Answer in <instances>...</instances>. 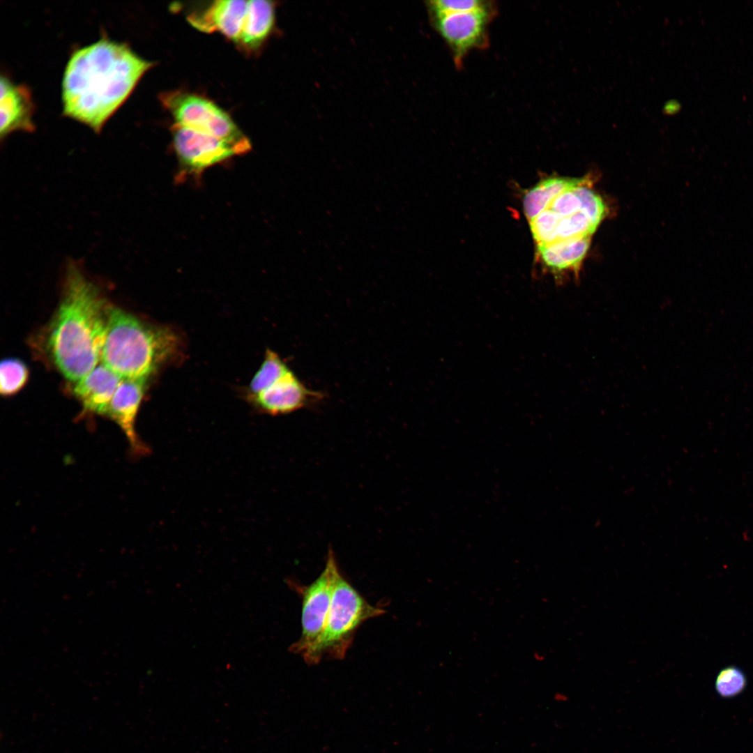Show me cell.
<instances>
[{"instance_id":"obj_11","label":"cell","mask_w":753,"mask_h":753,"mask_svg":"<svg viewBox=\"0 0 753 753\" xmlns=\"http://www.w3.org/2000/svg\"><path fill=\"white\" fill-rule=\"evenodd\" d=\"M248 6V1H215L201 11L190 14L188 20L201 31L211 33L218 31L238 43Z\"/></svg>"},{"instance_id":"obj_16","label":"cell","mask_w":753,"mask_h":753,"mask_svg":"<svg viewBox=\"0 0 753 753\" xmlns=\"http://www.w3.org/2000/svg\"><path fill=\"white\" fill-rule=\"evenodd\" d=\"M588 178H551L540 181L528 190L524 198V209L530 222L547 209L552 200L563 192L589 185Z\"/></svg>"},{"instance_id":"obj_15","label":"cell","mask_w":753,"mask_h":753,"mask_svg":"<svg viewBox=\"0 0 753 753\" xmlns=\"http://www.w3.org/2000/svg\"><path fill=\"white\" fill-rule=\"evenodd\" d=\"M275 23L274 3L248 1V10L238 43L250 50L259 47L271 32Z\"/></svg>"},{"instance_id":"obj_19","label":"cell","mask_w":753,"mask_h":753,"mask_svg":"<svg viewBox=\"0 0 753 753\" xmlns=\"http://www.w3.org/2000/svg\"><path fill=\"white\" fill-rule=\"evenodd\" d=\"M432 19L449 15L486 10L494 7L491 2L481 0H433L428 1Z\"/></svg>"},{"instance_id":"obj_17","label":"cell","mask_w":753,"mask_h":753,"mask_svg":"<svg viewBox=\"0 0 753 753\" xmlns=\"http://www.w3.org/2000/svg\"><path fill=\"white\" fill-rule=\"evenodd\" d=\"M291 371L277 353L268 349L260 367L248 386L246 397L259 393Z\"/></svg>"},{"instance_id":"obj_12","label":"cell","mask_w":753,"mask_h":753,"mask_svg":"<svg viewBox=\"0 0 753 753\" xmlns=\"http://www.w3.org/2000/svg\"><path fill=\"white\" fill-rule=\"evenodd\" d=\"M122 379L101 363L82 379L73 383L71 390L73 396L80 402L84 413L106 416L109 404Z\"/></svg>"},{"instance_id":"obj_20","label":"cell","mask_w":753,"mask_h":753,"mask_svg":"<svg viewBox=\"0 0 753 753\" xmlns=\"http://www.w3.org/2000/svg\"><path fill=\"white\" fill-rule=\"evenodd\" d=\"M562 217L547 208L529 222L537 247L544 246L557 240V229Z\"/></svg>"},{"instance_id":"obj_22","label":"cell","mask_w":753,"mask_h":753,"mask_svg":"<svg viewBox=\"0 0 753 753\" xmlns=\"http://www.w3.org/2000/svg\"><path fill=\"white\" fill-rule=\"evenodd\" d=\"M746 678L741 670L735 667L722 669L717 676L715 690L722 697L730 698L740 694L745 687Z\"/></svg>"},{"instance_id":"obj_14","label":"cell","mask_w":753,"mask_h":753,"mask_svg":"<svg viewBox=\"0 0 753 753\" xmlns=\"http://www.w3.org/2000/svg\"><path fill=\"white\" fill-rule=\"evenodd\" d=\"M591 243V236L556 241L538 247L545 266L555 273L565 271H576L584 258Z\"/></svg>"},{"instance_id":"obj_13","label":"cell","mask_w":753,"mask_h":753,"mask_svg":"<svg viewBox=\"0 0 753 753\" xmlns=\"http://www.w3.org/2000/svg\"><path fill=\"white\" fill-rule=\"evenodd\" d=\"M34 105L30 90L15 84L7 77H1V138L15 130L33 132Z\"/></svg>"},{"instance_id":"obj_6","label":"cell","mask_w":753,"mask_h":753,"mask_svg":"<svg viewBox=\"0 0 753 753\" xmlns=\"http://www.w3.org/2000/svg\"><path fill=\"white\" fill-rule=\"evenodd\" d=\"M339 571L333 552L329 549L326 565L319 576L310 584L301 586L289 580L302 600L301 634L290 646L291 653L304 659L319 641L329 611L335 578Z\"/></svg>"},{"instance_id":"obj_8","label":"cell","mask_w":753,"mask_h":753,"mask_svg":"<svg viewBox=\"0 0 753 753\" xmlns=\"http://www.w3.org/2000/svg\"><path fill=\"white\" fill-rule=\"evenodd\" d=\"M494 7L432 19L434 27L452 51L457 68L469 51L488 45L487 26L495 15Z\"/></svg>"},{"instance_id":"obj_5","label":"cell","mask_w":753,"mask_h":753,"mask_svg":"<svg viewBox=\"0 0 753 753\" xmlns=\"http://www.w3.org/2000/svg\"><path fill=\"white\" fill-rule=\"evenodd\" d=\"M161 101L175 123L221 139L231 144L238 155L251 150L247 137L229 115L211 100L177 91L162 94Z\"/></svg>"},{"instance_id":"obj_1","label":"cell","mask_w":753,"mask_h":753,"mask_svg":"<svg viewBox=\"0 0 753 753\" xmlns=\"http://www.w3.org/2000/svg\"><path fill=\"white\" fill-rule=\"evenodd\" d=\"M154 65L106 37L75 50L63 76V114L100 132Z\"/></svg>"},{"instance_id":"obj_24","label":"cell","mask_w":753,"mask_h":753,"mask_svg":"<svg viewBox=\"0 0 753 753\" xmlns=\"http://www.w3.org/2000/svg\"><path fill=\"white\" fill-rule=\"evenodd\" d=\"M548 208L564 218L579 212L581 203L574 188L568 189L555 197Z\"/></svg>"},{"instance_id":"obj_25","label":"cell","mask_w":753,"mask_h":753,"mask_svg":"<svg viewBox=\"0 0 753 753\" xmlns=\"http://www.w3.org/2000/svg\"><path fill=\"white\" fill-rule=\"evenodd\" d=\"M533 658L538 662H542L545 660V656L543 653L536 651L533 653Z\"/></svg>"},{"instance_id":"obj_7","label":"cell","mask_w":753,"mask_h":753,"mask_svg":"<svg viewBox=\"0 0 753 753\" xmlns=\"http://www.w3.org/2000/svg\"><path fill=\"white\" fill-rule=\"evenodd\" d=\"M172 130L180 167L178 179L199 176L208 167L238 155L231 144L216 137L176 123Z\"/></svg>"},{"instance_id":"obj_3","label":"cell","mask_w":753,"mask_h":753,"mask_svg":"<svg viewBox=\"0 0 753 753\" xmlns=\"http://www.w3.org/2000/svg\"><path fill=\"white\" fill-rule=\"evenodd\" d=\"M182 348L181 336L172 328L109 305L101 362L123 379L149 383Z\"/></svg>"},{"instance_id":"obj_18","label":"cell","mask_w":753,"mask_h":753,"mask_svg":"<svg viewBox=\"0 0 753 753\" xmlns=\"http://www.w3.org/2000/svg\"><path fill=\"white\" fill-rule=\"evenodd\" d=\"M29 371L25 363L19 358H7L0 364V393L5 397L13 396L26 384Z\"/></svg>"},{"instance_id":"obj_9","label":"cell","mask_w":753,"mask_h":753,"mask_svg":"<svg viewBox=\"0 0 753 753\" xmlns=\"http://www.w3.org/2000/svg\"><path fill=\"white\" fill-rule=\"evenodd\" d=\"M324 395L307 388L291 370L259 393L247 397L258 411L275 416L312 406Z\"/></svg>"},{"instance_id":"obj_23","label":"cell","mask_w":753,"mask_h":753,"mask_svg":"<svg viewBox=\"0 0 753 753\" xmlns=\"http://www.w3.org/2000/svg\"><path fill=\"white\" fill-rule=\"evenodd\" d=\"M574 190L580 200V212L598 227L605 213V206L602 199L593 190L589 189L588 185L579 186L574 188Z\"/></svg>"},{"instance_id":"obj_4","label":"cell","mask_w":753,"mask_h":753,"mask_svg":"<svg viewBox=\"0 0 753 753\" xmlns=\"http://www.w3.org/2000/svg\"><path fill=\"white\" fill-rule=\"evenodd\" d=\"M384 612L381 607L370 604L339 570L323 632L305 662L315 664L324 658H344L358 628L367 620Z\"/></svg>"},{"instance_id":"obj_10","label":"cell","mask_w":753,"mask_h":753,"mask_svg":"<svg viewBox=\"0 0 753 753\" xmlns=\"http://www.w3.org/2000/svg\"><path fill=\"white\" fill-rule=\"evenodd\" d=\"M148 384L139 380L122 379L106 414L119 425L132 452L138 456L149 452L148 446L139 439L135 428L136 419Z\"/></svg>"},{"instance_id":"obj_2","label":"cell","mask_w":753,"mask_h":753,"mask_svg":"<svg viewBox=\"0 0 753 753\" xmlns=\"http://www.w3.org/2000/svg\"><path fill=\"white\" fill-rule=\"evenodd\" d=\"M63 279L61 300L42 347L56 369L75 383L101 360L109 304L78 261H66Z\"/></svg>"},{"instance_id":"obj_21","label":"cell","mask_w":753,"mask_h":753,"mask_svg":"<svg viewBox=\"0 0 753 753\" xmlns=\"http://www.w3.org/2000/svg\"><path fill=\"white\" fill-rule=\"evenodd\" d=\"M597 227L581 212L562 218L557 229V240L591 236Z\"/></svg>"}]
</instances>
